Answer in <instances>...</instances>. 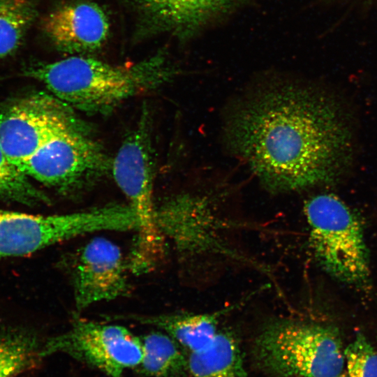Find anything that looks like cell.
<instances>
[{
	"mask_svg": "<svg viewBox=\"0 0 377 377\" xmlns=\"http://www.w3.org/2000/svg\"><path fill=\"white\" fill-rule=\"evenodd\" d=\"M42 28L58 50L75 54L91 52L102 46L110 24L99 6L77 1L55 8L44 17Z\"/></svg>",
	"mask_w": 377,
	"mask_h": 377,
	"instance_id": "cell-11",
	"label": "cell"
},
{
	"mask_svg": "<svg viewBox=\"0 0 377 377\" xmlns=\"http://www.w3.org/2000/svg\"><path fill=\"white\" fill-rule=\"evenodd\" d=\"M154 26L180 37L199 29L227 12L235 0H140Z\"/></svg>",
	"mask_w": 377,
	"mask_h": 377,
	"instance_id": "cell-12",
	"label": "cell"
},
{
	"mask_svg": "<svg viewBox=\"0 0 377 377\" xmlns=\"http://www.w3.org/2000/svg\"><path fill=\"white\" fill-rule=\"evenodd\" d=\"M112 161L87 131H79L47 142L22 168L30 178L73 196L111 172Z\"/></svg>",
	"mask_w": 377,
	"mask_h": 377,
	"instance_id": "cell-7",
	"label": "cell"
},
{
	"mask_svg": "<svg viewBox=\"0 0 377 377\" xmlns=\"http://www.w3.org/2000/svg\"><path fill=\"white\" fill-rule=\"evenodd\" d=\"M79 131L87 130L74 110L51 94L36 93L0 103V145L21 168L47 142Z\"/></svg>",
	"mask_w": 377,
	"mask_h": 377,
	"instance_id": "cell-6",
	"label": "cell"
},
{
	"mask_svg": "<svg viewBox=\"0 0 377 377\" xmlns=\"http://www.w3.org/2000/svg\"><path fill=\"white\" fill-rule=\"evenodd\" d=\"M187 371L191 377H247L237 341L226 332H218L207 347L189 353Z\"/></svg>",
	"mask_w": 377,
	"mask_h": 377,
	"instance_id": "cell-14",
	"label": "cell"
},
{
	"mask_svg": "<svg viewBox=\"0 0 377 377\" xmlns=\"http://www.w3.org/2000/svg\"><path fill=\"white\" fill-rule=\"evenodd\" d=\"M304 214L310 246L322 268L341 282L364 283L369 276L368 252L353 212L334 195L323 193L306 202Z\"/></svg>",
	"mask_w": 377,
	"mask_h": 377,
	"instance_id": "cell-5",
	"label": "cell"
},
{
	"mask_svg": "<svg viewBox=\"0 0 377 377\" xmlns=\"http://www.w3.org/2000/svg\"><path fill=\"white\" fill-rule=\"evenodd\" d=\"M59 353L94 367L110 377H122L142 358L141 339L125 327L75 318L66 331L43 343V355Z\"/></svg>",
	"mask_w": 377,
	"mask_h": 377,
	"instance_id": "cell-9",
	"label": "cell"
},
{
	"mask_svg": "<svg viewBox=\"0 0 377 377\" xmlns=\"http://www.w3.org/2000/svg\"><path fill=\"white\" fill-rule=\"evenodd\" d=\"M229 309L209 313H179L125 316L141 324L163 330L189 353L207 347L218 333L221 316Z\"/></svg>",
	"mask_w": 377,
	"mask_h": 377,
	"instance_id": "cell-13",
	"label": "cell"
},
{
	"mask_svg": "<svg viewBox=\"0 0 377 377\" xmlns=\"http://www.w3.org/2000/svg\"><path fill=\"white\" fill-rule=\"evenodd\" d=\"M129 269L120 248L95 237L75 253L71 265L74 302L78 311L103 301L125 297L130 291Z\"/></svg>",
	"mask_w": 377,
	"mask_h": 377,
	"instance_id": "cell-10",
	"label": "cell"
},
{
	"mask_svg": "<svg viewBox=\"0 0 377 377\" xmlns=\"http://www.w3.org/2000/svg\"><path fill=\"white\" fill-rule=\"evenodd\" d=\"M0 200L27 206L48 204V196L36 188L30 177L5 153L0 145Z\"/></svg>",
	"mask_w": 377,
	"mask_h": 377,
	"instance_id": "cell-18",
	"label": "cell"
},
{
	"mask_svg": "<svg viewBox=\"0 0 377 377\" xmlns=\"http://www.w3.org/2000/svg\"><path fill=\"white\" fill-rule=\"evenodd\" d=\"M224 130L231 152L271 191L335 183L352 163L346 108L311 86L281 82L258 87L232 107Z\"/></svg>",
	"mask_w": 377,
	"mask_h": 377,
	"instance_id": "cell-1",
	"label": "cell"
},
{
	"mask_svg": "<svg viewBox=\"0 0 377 377\" xmlns=\"http://www.w3.org/2000/svg\"><path fill=\"white\" fill-rule=\"evenodd\" d=\"M337 377H348L347 375L344 373H342L341 374H340L339 376H337Z\"/></svg>",
	"mask_w": 377,
	"mask_h": 377,
	"instance_id": "cell-20",
	"label": "cell"
},
{
	"mask_svg": "<svg viewBox=\"0 0 377 377\" xmlns=\"http://www.w3.org/2000/svg\"><path fill=\"white\" fill-rule=\"evenodd\" d=\"M116 225V214L108 205L50 215L0 210V260L26 256L87 233L112 231Z\"/></svg>",
	"mask_w": 377,
	"mask_h": 377,
	"instance_id": "cell-8",
	"label": "cell"
},
{
	"mask_svg": "<svg viewBox=\"0 0 377 377\" xmlns=\"http://www.w3.org/2000/svg\"><path fill=\"white\" fill-rule=\"evenodd\" d=\"M140 339L142 358L137 367L140 373L153 377H175L187 370V358L170 335L156 331Z\"/></svg>",
	"mask_w": 377,
	"mask_h": 377,
	"instance_id": "cell-15",
	"label": "cell"
},
{
	"mask_svg": "<svg viewBox=\"0 0 377 377\" xmlns=\"http://www.w3.org/2000/svg\"><path fill=\"white\" fill-rule=\"evenodd\" d=\"M254 346L260 365L281 377H337L345 367L338 334L322 325L277 322L260 332Z\"/></svg>",
	"mask_w": 377,
	"mask_h": 377,
	"instance_id": "cell-4",
	"label": "cell"
},
{
	"mask_svg": "<svg viewBox=\"0 0 377 377\" xmlns=\"http://www.w3.org/2000/svg\"><path fill=\"white\" fill-rule=\"evenodd\" d=\"M348 377H377V351L359 332L343 349Z\"/></svg>",
	"mask_w": 377,
	"mask_h": 377,
	"instance_id": "cell-19",
	"label": "cell"
},
{
	"mask_svg": "<svg viewBox=\"0 0 377 377\" xmlns=\"http://www.w3.org/2000/svg\"><path fill=\"white\" fill-rule=\"evenodd\" d=\"M36 12V0H0V59L20 47Z\"/></svg>",
	"mask_w": 377,
	"mask_h": 377,
	"instance_id": "cell-17",
	"label": "cell"
},
{
	"mask_svg": "<svg viewBox=\"0 0 377 377\" xmlns=\"http://www.w3.org/2000/svg\"><path fill=\"white\" fill-rule=\"evenodd\" d=\"M25 76L43 84L52 95L74 110L104 114L134 96L155 89L175 74L166 57L117 65L84 57L32 64Z\"/></svg>",
	"mask_w": 377,
	"mask_h": 377,
	"instance_id": "cell-2",
	"label": "cell"
},
{
	"mask_svg": "<svg viewBox=\"0 0 377 377\" xmlns=\"http://www.w3.org/2000/svg\"><path fill=\"white\" fill-rule=\"evenodd\" d=\"M146 119L143 117L123 142L111 168L114 179L138 221L128 262L130 270L135 274L152 270L165 253V237L157 223L154 202V159Z\"/></svg>",
	"mask_w": 377,
	"mask_h": 377,
	"instance_id": "cell-3",
	"label": "cell"
},
{
	"mask_svg": "<svg viewBox=\"0 0 377 377\" xmlns=\"http://www.w3.org/2000/svg\"><path fill=\"white\" fill-rule=\"evenodd\" d=\"M43 343L28 330L0 332V377H15L35 366L43 358Z\"/></svg>",
	"mask_w": 377,
	"mask_h": 377,
	"instance_id": "cell-16",
	"label": "cell"
}]
</instances>
